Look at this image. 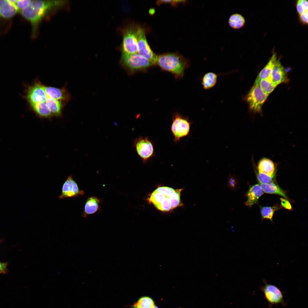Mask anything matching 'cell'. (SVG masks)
<instances>
[{
  "mask_svg": "<svg viewBox=\"0 0 308 308\" xmlns=\"http://www.w3.org/2000/svg\"><path fill=\"white\" fill-rule=\"evenodd\" d=\"M251 162L254 167V169L258 180L259 183L262 184H268L274 181L275 180L276 173L274 174L271 176H270L261 173L256 170V167L254 162L252 159Z\"/></svg>",
  "mask_w": 308,
  "mask_h": 308,
  "instance_id": "obj_25",
  "label": "cell"
},
{
  "mask_svg": "<svg viewBox=\"0 0 308 308\" xmlns=\"http://www.w3.org/2000/svg\"><path fill=\"white\" fill-rule=\"evenodd\" d=\"M264 193L260 185L258 184L250 186L246 194L247 200L246 205L251 207L258 201L259 198Z\"/></svg>",
  "mask_w": 308,
  "mask_h": 308,
  "instance_id": "obj_14",
  "label": "cell"
},
{
  "mask_svg": "<svg viewBox=\"0 0 308 308\" xmlns=\"http://www.w3.org/2000/svg\"><path fill=\"white\" fill-rule=\"evenodd\" d=\"M156 208L163 211H169L172 210L171 202L168 198L165 196Z\"/></svg>",
  "mask_w": 308,
  "mask_h": 308,
  "instance_id": "obj_31",
  "label": "cell"
},
{
  "mask_svg": "<svg viewBox=\"0 0 308 308\" xmlns=\"http://www.w3.org/2000/svg\"><path fill=\"white\" fill-rule=\"evenodd\" d=\"M263 281L264 285H261L260 288L264 293L269 307L271 308L273 305H277L279 304L284 306H287V303L283 298L284 292L277 286L268 283L265 279Z\"/></svg>",
  "mask_w": 308,
  "mask_h": 308,
  "instance_id": "obj_6",
  "label": "cell"
},
{
  "mask_svg": "<svg viewBox=\"0 0 308 308\" xmlns=\"http://www.w3.org/2000/svg\"><path fill=\"white\" fill-rule=\"evenodd\" d=\"M84 192L79 189L76 182L72 176L68 177L64 181L62 187V193L59 198L63 199L83 196Z\"/></svg>",
  "mask_w": 308,
  "mask_h": 308,
  "instance_id": "obj_11",
  "label": "cell"
},
{
  "mask_svg": "<svg viewBox=\"0 0 308 308\" xmlns=\"http://www.w3.org/2000/svg\"><path fill=\"white\" fill-rule=\"evenodd\" d=\"M7 263L0 262V274L7 272Z\"/></svg>",
  "mask_w": 308,
  "mask_h": 308,
  "instance_id": "obj_37",
  "label": "cell"
},
{
  "mask_svg": "<svg viewBox=\"0 0 308 308\" xmlns=\"http://www.w3.org/2000/svg\"><path fill=\"white\" fill-rule=\"evenodd\" d=\"M120 62L123 67L131 72L145 70L155 64L154 61L142 56L138 53L121 54Z\"/></svg>",
  "mask_w": 308,
  "mask_h": 308,
  "instance_id": "obj_4",
  "label": "cell"
},
{
  "mask_svg": "<svg viewBox=\"0 0 308 308\" xmlns=\"http://www.w3.org/2000/svg\"><path fill=\"white\" fill-rule=\"evenodd\" d=\"M42 87L47 96L58 100H64L65 93L62 90L53 87L46 86L42 85Z\"/></svg>",
  "mask_w": 308,
  "mask_h": 308,
  "instance_id": "obj_20",
  "label": "cell"
},
{
  "mask_svg": "<svg viewBox=\"0 0 308 308\" xmlns=\"http://www.w3.org/2000/svg\"><path fill=\"white\" fill-rule=\"evenodd\" d=\"M299 15V20L301 23L305 25H307L308 24V10Z\"/></svg>",
  "mask_w": 308,
  "mask_h": 308,
  "instance_id": "obj_35",
  "label": "cell"
},
{
  "mask_svg": "<svg viewBox=\"0 0 308 308\" xmlns=\"http://www.w3.org/2000/svg\"><path fill=\"white\" fill-rule=\"evenodd\" d=\"M245 22L244 17L241 14L238 13L231 15L228 21L230 27L235 29H239L243 27L245 24Z\"/></svg>",
  "mask_w": 308,
  "mask_h": 308,
  "instance_id": "obj_22",
  "label": "cell"
},
{
  "mask_svg": "<svg viewBox=\"0 0 308 308\" xmlns=\"http://www.w3.org/2000/svg\"><path fill=\"white\" fill-rule=\"evenodd\" d=\"M64 0H34L21 11V14L29 21L32 27L31 36L36 37L39 25L48 15L64 7L67 3Z\"/></svg>",
  "mask_w": 308,
  "mask_h": 308,
  "instance_id": "obj_1",
  "label": "cell"
},
{
  "mask_svg": "<svg viewBox=\"0 0 308 308\" xmlns=\"http://www.w3.org/2000/svg\"><path fill=\"white\" fill-rule=\"evenodd\" d=\"M30 106L37 115L41 118L50 119L53 116L45 101L38 103Z\"/></svg>",
  "mask_w": 308,
  "mask_h": 308,
  "instance_id": "obj_19",
  "label": "cell"
},
{
  "mask_svg": "<svg viewBox=\"0 0 308 308\" xmlns=\"http://www.w3.org/2000/svg\"><path fill=\"white\" fill-rule=\"evenodd\" d=\"M45 102L53 116L59 117L61 115L62 105L60 101L51 98L47 96Z\"/></svg>",
  "mask_w": 308,
  "mask_h": 308,
  "instance_id": "obj_21",
  "label": "cell"
},
{
  "mask_svg": "<svg viewBox=\"0 0 308 308\" xmlns=\"http://www.w3.org/2000/svg\"><path fill=\"white\" fill-rule=\"evenodd\" d=\"M155 190L168 198L173 195L175 191V190L172 188L167 187H159Z\"/></svg>",
  "mask_w": 308,
  "mask_h": 308,
  "instance_id": "obj_30",
  "label": "cell"
},
{
  "mask_svg": "<svg viewBox=\"0 0 308 308\" xmlns=\"http://www.w3.org/2000/svg\"><path fill=\"white\" fill-rule=\"evenodd\" d=\"M173 0H159L157 1L156 3L158 5H160L163 3H170L172 4Z\"/></svg>",
  "mask_w": 308,
  "mask_h": 308,
  "instance_id": "obj_38",
  "label": "cell"
},
{
  "mask_svg": "<svg viewBox=\"0 0 308 308\" xmlns=\"http://www.w3.org/2000/svg\"><path fill=\"white\" fill-rule=\"evenodd\" d=\"M101 201L100 199L94 196L89 197L86 202L84 210L82 212V216L86 218L89 215L93 214L98 211Z\"/></svg>",
  "mask_w": 308,
  "mask_h": 308,
  "instance_id": "obj_17",
  "label": "cell"
},
{
  "mask_svg": "<svg viewBox=\"0 0 308 308\" xmlns=\"http://www.w3.org/2000/svg\"><path fill=\"white\" fill-rule=\"evenodd\" d=\"M32 0H17L15 5L19 10L21 11L22 10L27 7L31 3Z\"/></svg>",
  "mask_w": 308,
  "mask_h": 308,
  "instance_id": "obj_33",
  "label": "cell"
},
{
  "mask_svg": "<svg viewBox=\"0 0 308 308\" xmlns=\"http://www.w3.org/2000/svg\"><path fill=\"white\" fill-rule=\"evenodd\" d=\"M268 96L258 84H254L246 95L245 99L252 111L260 113L262 107Z\"/></svg>",
  "mask_w": 308,
  "mask_h": 308,
  "instance_id": "obj_5",
  "label": "cell"
},
{
  "mask_svg": "<svg viewBox=\"0 0 308 308\" xmlns=\"http://www.w3.org/2000/svg\"><path fill=\"white\" fill-rule=\"evenodd\" d=\"M308 1L306 0H299L297 1L296 8L297 11L299 15L308 10Z\"/></svg>",
  "mask_w": 308,
  "mask_h": 308,
  "instance_id": "obj_32",
  "label": "cell"
},
{
  "mask_svg": "<svg viewBox=\"0 0 308 308\" xmlns=\"http://www.w3.org/2000/svg\"><path fill=\"white\" fill-rule=\"evenodd\" d=\"M19 11L15 3L9 0H0V18L9 19Z\"/></svg>",
  "mask_w": 308,
  "mask_h": 308,
  "instance_id": "obj_12",
  "label": "cell"
},
{
  "mask_svg": "<svg viewBox=\"0 0 308 308\" xmlns=\"http://www.w3.org/2000/svg\"><path fill=\"white\" fill-rule=\"evenodd\" d=\"M270 78L272 82L277 85L288 80L286 73L279 59H277Z\"/></svg>",
  "mask_w": 308,
  "mask_h": 308,
  "instance_id": "obj_13",
  "label": "cell"
},
{
  "mask_svg": "<svg viewBox=\"0 0 308 308\" xmlns=\"http://www.w3.org/2000/svg\"><path fill=\"white\" fill-rule=\"evenodd\" d=\"M42 85L39 82H35L26 89L25 97L30 106L45 101L47 96L42 87Z\"/></svg>",
  "mask_w": 308,
  "mask_h": 308,
  "instance_id": "obj_9",
  "label": "cell"
},
{
  "mask_svg": "<svg viewBox=\"0 0 308 308\" xmlns=\"http://www.w3.org/2000/svg\"><path fill=\"white\" fill-rule=\"evenodd\" d=\"M153 299L151 297L144 296L140 297L132 305V308H153L155 305Z\"/></svg>",
  "mask_w": 308,
  "mask_h": 308,
  "instance_id": "obj_24",
  "label": "cell"
},
{
  "mask_svg": "<svg viewBox=\"0 0 308 308\" xmlns=\"http://www.w3.org/2000/svg\"><path fill=\"white\" fill-rule=\"evenodd\" d=\"M259 184L263 191L264 193L277 194L287 200H289L285 191L274 181L268 184Z\"/></svg>",
  "mask_w": 308,
  "mask_h": 308,
  "instance_id": "obj_18",
  "label": "cell"
},
{
  "mask_svg": "<svg viewBox=\"0 0 308 308\" xmlns=\"http://www.w3.org/2000/svg\"><path fill=\"white\" fill-rule=\"evenodd\" d=\"M135 146L138 154L144 163L147 162L153 155V145L148 137H139L135 141Z\"/></svg>",
  "mask_w": 308,
  "mask_h": 308,
  "instance_id": "obj_10",
  "label": "cell"
},
{
  "mask_svg": "<svg viewBox=\"0 0 308 308\" xmlns=\"http://www.w3.org/2000/svg\"><path fill=\"white\" fill-rule=\"evenodd\" d=\"M137 42L138 53L142 56L154 61L155 64L157 55L153 52L148 44L144 29L140 27L138 28Z\"/></svg>",
  "mask_w": 308,
  "mask_h": 308,
  "instance_id": "obj_8",
  "label": "cell"
},
{
  "mask_svg": "<svg viewBox=\"0 0 308 308\" xmlns=\"http://www.w3.org/2000/svg\"><path fill=\"white\" fill-rule=\"evenodd\" d=\"M280 208V207L277 205L272 206H262L260 208V212L262 219H268L272 222V218L274 212Z\"/></svg>",
  "mask_w": 308,
  "mask_h": 308,
  "instance_id": "obj_26",
  "label": "cell"
},
{
  "mask_svg": "<svg viewBox=\"0 0 308 308\" xmlns=\"http://www.w3.org/2000/svg\"><path fill=\"white\" fill-rule=\"evenodd\" d=\"M181 308V307H179V308Z\"/></svg>",
  "mask_w": 308,
  "mask_h": 308,
  "instance_id": "obj_39",
  "label": "cell"
},
{
  "mask_svg": "<svg viewBox=\"0 0 308 308\" xmlns=\"http://www.w3.org/2000/svg\"><path fill=\"white\" fill-rule=\"evenodd\" d=\"M277 60L276 54L273 53L268 63L258 75L254 84H258L262 79H267L272 81L270 76Z\"/></svg>",
  "mask_w": 308,
  "mask_h": 308,
  "instance_id": "obj_15",
  "label": "cell"
},
{
  "mask_svg": "<svg viewBox=\"0 0 308 308\" xmlns=\"http://www.w3.org/2000/svg\"><path fill=\"white\" fill-rule=\"evenodd\" d=\"M258 84L264 92L268 96L274 90L277 86L272 81L267 79H262Z\"/></svg>",
  "mask_w": 308,
  "mask_h": 308,
  "instance_id": "obj_27",
  "label": "cell"
},
{
  "mask_svg": "<svg viewBox=\"0 0 308 308\" xmlns=\"http://www.w3.org/2000/svg\"><path fill=\"white\" fill-rule=\"evenodd\" d=\"M155 64L163 70L171 72L178 78L183 76L185 70L189 65L187 60L180 55L174 53L157 55Z\"/></svg>",
  "mask_w": 308,
  "mask_h": 308,
  "instance_id": "obj_2",
  "label": "cell"
},
{
  "mask_svg": "<svg viewBox=\"0 0 308 308\" xmlns=\"http://www.w3.org/2000/svg\"><path fill=\"white\" fill-rule=\"evenodd\" d=\"M138 27L129 25L122 29L123 40L121 45V54L138 53L137 34Z\"/></svg>",
  "mask_w": 308,
  "mask_h": 308,
  "instance_id": "obj_3",
  "label": "cell"
},
{
  "mask_svg": "<svg viewBox=\"0 0 308 308\" xmlns=\"http://www.w3.org/2000/svg\"><path fill=\"white\" fill-rule=\"evenodd\" d=\"M182 190L183 189L175 190L173 195L168 198L171 202L172 210L182 205L181 201L180 196Z\"/></svg>",
  "mask_w": 308,
  "mask_h": 308,
  "instance_id": "obj_28",
  "label": "cell"
},
{
  "mask_svg": "<svg viewBox=\"0 0 308 308\" xmlns=\"http://www.w3.org/2000/svg\"><path fill=\"white\" fill-rule=\"evenodd\" d=\"M171 131L177 143L180 139L187 136L189 133L191 123L188 118L178 113L174 114L173 117Z\"/></svg>",
  "mask_w": 308,
  "mask_h": 308,
  "instance_id": "obj_7",
  "label": "cell"
},
{
  "mask_svg": "<svg viewBox=\"0 0 308 308\" xmlns=\"http://www.w3.org/2000/svg\"><path fill=\"white\" fill-rule=\"evenodd\" d=\"M164 196L155 190L151 194L148 199L149 201L152 203L157 208L161 202Z\"/></svg>",
  "mask_w": 308,
  "mask_h": 308,
  "instance_id": "obj_29",
  "label": "cell"
},
{
  "mask_svg": "<svg viewBox=\"0 0 308 308\" xmlns=\"http://www.w3.org/2000/svg\"><path fill=\"white\" fill-rule=\"evenodd\" d=\"M217 75L214 72L206 73L202 77L201 83L204 89H209L213 87L217 82Z\"/></svg>",
  "mask_w": 308,
  "mask_h": 308,
  "instance_id": "obj_23",
  "label": "cell"
},
{
  "mask_svg": "<svg viewBox=\"0 0 308 308\" xmlns=\"http://www.w3.org/2000/svg\"><path fill=\"white\" fill-rule=\"evenodd\" d=\"M281 207L289 210H292L291 205L288 200L282 198H280Z\"/></svg>",
  "mask_w": 308,
  "mask_h": 308,
  "instance_id": "obj_34",
  "label": "cell"
},
{
  "mask_svg": "<svg viewBox=\"0 0 308 308\" xmlns=\"http://www.w3.org/2000/svg\"><path fill=\"white\" fill-rule=\"evenodd\" d=\"M257 167L260 173L270 176L277 172L276 164L268 158L264 157L260 160Z\"/></svg>",
  "mask_w": 308,
  "mask_h": 308,
  "instance_id": "obj_16",
  "label": "cell"
},
{
  "mask_svg": "<svg viewBox=\"0 0 308 308\" xmlns=\"http://www.w3.org/2000/svg\"><path fill=\"white\" fill-rule=\"evenodd\" d=\"M237 181L235 178L233 177H230L229 179L228 184L229 186L232 189L235 188L236 185Z\"/></svg>",
  "mask_w": 308,
  "mask_h": 308,
  "instance_id": "obj_36",
  "label": "cell"
}]
</instances>
